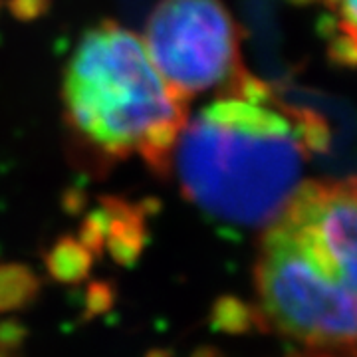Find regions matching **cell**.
Masks as SVG:
<instances>
[{
    "label": "cell",
    "mask_w": 357,
    "mask_h": 357,
    "mask_svg": "<svg viewBox=\"0 0 357 357\" xmlns=\"http://www.w3.org/2000/svg\"><path fill=\"white\" fill-rule=\"evenodd\" d=\"M260 316L310 357H357V177L304 181L256 262Z\"/></svg>",
    "instance_id": "6da1fadb"
},
{
    "label": "cell",
    "mask_w": 357,
    "mask_h": 357,
    "mask_svg": "<svg viewBox=\"0 0 357 357\" xmlns=\"http://www.w3.org/2000/svg\"><path fill=\"white\" fill-rule=\"evenodd\" d=\"M328 143L319 115L282 103L250 74L234 93L187 119L173 163L185 195L208 213L262 225L278 217L310 155Z\"/></svg>",
    "instance_id": "7a4b0ae2"
},
{
    "label": "cell",
    "mask_w": 357,
    "mask_h": 357,
    "mask_svg": "<svg viewBox=\"0 0 357 357\" xmlns=\"http://www.w3.org/2000/svg\"><path fill=\"white\" fill-rule=\"evenodd\" d=\"M64 103L77 133L103 153H137L165 173L181 131L187 102L167 86L143 38L103 22L84 34L64 79Z\"/></svg>",
    "instance_id": "3957f363"
},
{
    "label": "cell",
    "mask_w": 357,
    "mask_h": 357,
    "mask_svg": "<svg viewBox=\"0 0 357 357\" xmlns=\"http://www.w3.org/2000/svg\"><path fill=\"white\" fill-rule=\"evenodd\" d=\"M145 46L183 102L213 89L234 93L250 76L238 24L220 0H161L149 14Z\"/></svg>",
    "instance_id": "277c9868"
},
{
    "label": "cell",
    "mask_w": 357,
    "mask_h": 357,
    "mask_svg": "<svg viewBox=\"0 0 357 357\" xmlns=\"http://www.w3.org/2000/svg\"><path fill=\"white\" fill-rule=\"evenodd\" d=\"M102 206H105L107 213L112 215L105 236V248L117 264L129 266L139 258L145 246V215L141 213L139 206L129 204L123 199L107 197L102 201Z\"/></svg>",
    "instance_id": "5b68a950"
},
{
    "label": "cell",
    "mask_w": 357,
    "mask_h": 357,
    "mask_svg": "<svg viewBox=\"0 0 357 357\" xmlns=\"http://www.w3.org/2000/svg\"><path fill=\"white\" fill-rule=\"evenodd\" d=\"M93 264V255L74 236H62L46 255V268L54 280L77 284L86 280Z\"/></svg>",
    "instance_id": "8992f818"
},
{
    "label": "cell",
    "mask_w": 357,
    "mask_h": 357,
    "mask_svg": "<svg viewBox=\"0 0 357 357\" xmlns=\"http://www.w3.org/2000/svg\"><path fill=\"white\" fill-rule=\"evenodd\" d=\"M332 22V52L344 64H357V0H319Z\"/></svg>",
    "instance_id": "52a82bcc"
},
{
    "label": "cell",
    "mask_w": 357,
    "mask_h": 357,
    "mask_svg": "<svg viewBox=\"0 0 357 357\" xmlns=\"http://www.w3.org/2000/svg\"><path fill=\"white\" fill-rule=\"evenodd\" d=\"M40 292L38 276L24 264H0V314L26 307Z\"/></svg>",
    "instance_id": "ba28073f"
},
{
    "label": "cell",
    "mask_w": 357,
    "mask_h": 357,
    "mask_svg": "<svg viewBox=\"0 0 357 357\" xmlns=\"http://www.w3.org/2000/svg\"><path fill=\"white\" fill-rule=\"evenodd\" d=\"M213 328L225 333H246L252 330V326H260L264 319L258 310L246 306L236 296H220L211 314Z\"/></svg>",
    "instance_id": "9c48e42d"
},
{
    "label": "cell",
    "mask_w": 357,
    "mask_h": 357,
    "mask_svg": "<svg viewBox=\"0 0 357 357\" xmlns=\"http://www.w3.org/2000/svg\"><path fill=\"white\" fill-rule=\"evenodd\" d=\"M109 220L112 215L107 213V208L100 204V208L91 211L88 217L84 218L82 229H79V243L88 248L91 255H102L105 248V236L109 229Z\"/></svg>",
    "instance_id": "30bf717a"
},
{
    "label": "cell",
    "mask_w": 357,
    "mask_h": 357,
    "mask_svg": "<svg viewBox=\"0 0 357 357\" xmlns=\"http://www.w3.org/2000/svg\"><path fill=\"white\" fill-rule=\"evenodd\" d=\"M115 292L112 284L107 282H91L86 294V318L91 319L96 316L105 314L109 307L114 306Z\"/></svg>",
    "instance_id": "8fae6325"
},
{
    "label": "cell",
    "mask_w": 357,
    "mask_h": 357,
    "mask_svg": "<svg viewBox=\"0 0 357 357\" xmlns=\"http://www.w3.org/2000/svg\"><path fill=\"white\" fill-rule=\"evenodd\" d=\"M26 328L18 319H0V351H13L24 344Z\"/></svg>",
    "instance_id": "7c38bea8"
},
{
    "label": "cell",
    "mask_w": 357,
    "mask_h": 357,
    "mask_svg": "<svg viewBox=\"0 0 357 357\" xmlns=\"http://www.w3.org/2000/svg\"><path fill=\"white\" fill-rule=\"evenodd\" d=\"M50 0H8V8L18 20H36L48 10Z\"/></svg>",
    "instance_id": "4fadbf2b"
},
{
    "label": "cell",
    "mask_w": 357,
    "mask_h": 357,
    "mask_svg": "<svg viewBox=\"0 0 357 357\" xmlns=\"http://www.w3.org/2000/svg\"><path fill=\"white\" fill-rule=\"evenodd\" d=\"M82 204H84V199L77 197L76 192H72V195L66 199V208H68L70 213H77V211L82 208Z\"/></svg>",
    "instance_id": "5bb4252c"
},
{
    "label": "cell",
    "mask_w": 357,
    "mask_h": 357,
    "mask_svg": "<svg viewBox=\"0 0 357 357\" xmlns=\"http://www.w3.org/2000/svg\"><path fill=\"white\" fill-rule=\"evenodd\" d=\"M195 357H215V351L213 349H199Z\"/></svg>",
    "instance_id": "9a60e30c"
},
{
    "label": "cell",
    "mask_w": 357,
    "mask_h": 357,
    "mask_svg": "<svg viewBox=\"0 0 357 357\" xmlns=\"http://www.w3.org/2000/svg\"><path fill=\"white\" fill-rule=\"evenodd\" d=\"M0 357H6V354H4V351H0Z\"/></svg>",
    "instance_id": "2e32d148"
}]
</instances>
